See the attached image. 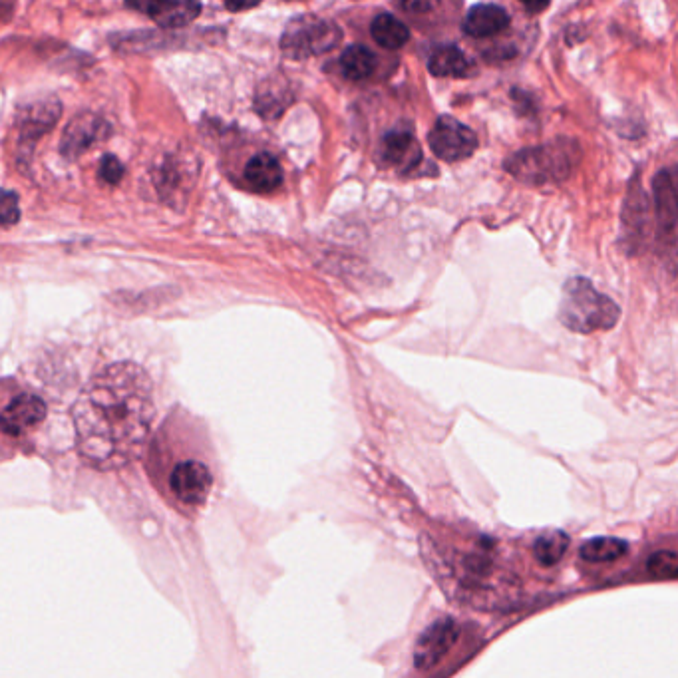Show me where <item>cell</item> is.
I'll use <instances>...</instances> for the list:
<instances>
[{"label": "cell", "mask_w": 678, "mask_h": 678, "mask_svg": "<svg viewBox=\"0 0 678 678\" xmlns=\"http://www.w3.org/2000/svg\"><path fill=\"white\" fill-rule=\"evenodd\" d=\"M398 6L406 12H426L432 8V2H424V0H408V2H398Z\"/></svg>", "instance_id": "obj_23"}, {"label": "cell", "mask_w": 678, "mask_h": 678, "mask_svg": "<svg viewBox=\"0 0 678 678\" xmlns=\"http://www.w3.org/2000/svg\"><path fill=\"white\" fill-rule=\"evenodd\" d=\"M20 219L18 197L12 191H0V227H12Z\"/></svg>", "instance_id": "obj_21"}, {"label": "cell", "mask_w": 678, "mask_h": 678, "mask_svg": "<svg viewBox=\"0 0 678 678\" xmlns=\"http://www.w3.org/2000/svg\"><path fill=\"white\" fill-rule=\"evenodd\" d=\"M380 156L386 166L396 171H412L422 162V148L418 140L406 130H394L382 140Z\"/></svg>", "instance_id": "obj_9"}, {"label": "cell", "mask_w": 678, "mask_h": 678, "mask_svg": "<svg viewBox=\"0 0 678 678\" xmlns=\"http://www.w3.org/2000/svg\"><path fill=\"white\" fill-rule=\"evenodd\" d=\"M621 309L613 299L599 293L591 281L575 277L565 283L559 305L561 323L575 333L591 335L609 331L619 323Z\"/></svg>", "instance_id": "obj_2"}, {"label": "cell", "mask_w": 678, "mask_h": 678, "mask_svg": "<svg viewBox=\"0 0 678 678\" xmlns=\"http://www.w3.org/2000/svg\"><path fill=\"white\" fill-rule=\"evenodd\" d=\"M255 4H227L229 10H245V8H253Z\"/></svg>", "instance_id": "obj_25"}, {"label": "cell", "mask_w": 678, "mask_h": 678, "mask_svg": "<svg viewBox=\"0 0 678 678\" xmlns=\"http://www.w3.org/2000/svg\"><path fill=\"white\" fill-rule=\"evenodd\" d=\"M100 177H102L106 183H110V185L120 183L122 177H124V166H122V162H120L118 158H114V156H104V160H102V164H100Z\"/></svg>", "instance_id": "obj_22"}, {"label": "cell", "mask_w": 678, "mask_h": 678, "mask_svg": "<svg viewBox=\"0 0 678 678\" xmlns=\"http://www.w3.org/2000/svg\"><path fill=\"white\" fill-rule=\"evenodd\" d=\"M134 6L146 10L164 28H181L193 22L201 12V4L195 2H148Z\"/></svg>", "instance_id": "obj_14"}, {"label": "cell", "mask_w": 678, "mask_h": 678, "mask_svg": "<svg viewBox=\"0 0 678 678\" xmlns=\"http://www.w3.org/2000/svg\"><path fill=\"white\" fill-rule=\"evenodd\" d=\"M655 197H657V215L663 237L673 241L677 227V193L675 183L669 171H661L655 179Z\"/></svg>", "instance_id": "obj_12"}, {"label": "cell", "mask_w": 678, "mask_h": 678, "mask_svg": "<svg viewBox=\"0 0 678 678\" xmlns=\"http://www.w3.org/2000/svg\"><path fill=\"white\" fill-rule=\"evenodd\" d=\"M376 64V54L362 44H352L340 56V70L348 80H366L374 74Z\"/></svg>", "instance_id": "obj_18"}, {"label": "cell", "mask_w": 678, "mask_h": 678, "mask_svg": "<svg viewBox=\"0 0 678 678\" xmlns=\"http://www.w3.org/2000/svg\"><path fill=\"white\" fill-rule=\"evenodd\" d=\"M428 142L436 158L444 162L468 160L478 150V136L466 124L450 116H442L434 124Z\"/></svg>", "instance_id": "obj_6"}, {"label": "cell", "mask_w": 678, "mask_h": 678, "mask_svg": "<svg viewBox=\"0 0 678 678\" xmlns=\"http://www.w3.org/2000/svg\"><path fill=\"white\" fill-rule=\"evenodd\" d=\"M509 14L498 4H476L464 18V32L474 38H488L504 32L509 26Z\"/></svg>", "instance_id": "obj_10"}, {"label": "cell", "mask_w": 678, "mask_h": 678, "mask_svg": "<svg viewBox=\"0 0 678 678\" xmlns=\"http://www.w3.org/2000/svg\"><path fill=\"white\" fill-rule=\"evenodd\" d=\"M462 639L464 627L456 619H438L420 635L414 647V671L422 678L438 677L442 669L450 665V659L462 645Z\"/></svg>", "instance_id": "obj_5"}, {"label": "cell", "mask_w": 678, "mask_h": 678, "mask_svg": "<svg viewBox=\"0 0 678 678\" xmlns=\"http://www.w3.org/2000/svg\"><path fill=\"white\" fill-rule=\"evenodd\" d=\"M72 418L76 448L88 466L112 472L134 464L156 418L150 376L134 362L108 364L80 392Z\"/></svg>", "instance_id": "obj_1"}, {"label": "cell", "mask_w": 678, "mask_h": 678, "mask_svg": "<svg viewBox=\"0 0 678 678\" xmlns=\"http://www.w3.org/2000/svg\"><path fill=\"white\" fill-rule=\"evenodd\" d=\"M569 547V537L563 531H547L533 541V557L541 567L557 565Z\"/></svg>", "instance_id": "obj_19"}, {"label": "cell", "mask_w": 678, "mask_h": 678, "mask_svg": "<svg viewBox=\"0 0 678 678\" xmlns=\"http://www.w3.org/2000/svg\"><path fill=\"white\" fill-rule=\"evenodd\" d=\"M340 38V28L333 20L303 14L287 24L281 38V50L287 58L303 60L335 50Z\"/></svg>", "instance_id": "obj_4"}, {"label": "cell", "mask_w": 678, "mask_h": 678, "mask_svg": "<svg viewBox=\"0 0 678 678\" xmlns=\"http://www.w3.org/2000/svg\"><path fill=\"white\" fill-rule=\"evenodd\" d=\"M647 573L653 579L675 581L678 575V557L675 549H661L647 559Z\"/></svg>", "instance_id": "obj_20"}, {"label": "cell", "mask_w": 678, "mask_h": 678, "mask_svg": "<svg viewBox=\"0 0 678 678\" xmlns=\"http://www.w3.org/2000/svg\"><path fill=\"white\" fill-rule=\"evenodd\" d=\"M108 136H110V124L106 120L90 112L78 114L76 118H72V122L68 124L62 136L60 152L66 160H76L88 150H92L96 144L104 142Z\"/></svg>", "instance_id": "obj_7"}, {"label": "cell", "mask_w": 678, "mask_h": 678, "mask_svg": "<svg viewBox=\"0 0 678 678\" xmlns=\"http://www.w3.org/2000/svg\"><path fill=\"white\" fill-rule=\"evenodd\" d=\"M245 181L255 191H261V193L275 191L283 183L281 164L277 162L275 156L267 152L257 154L245 166Z\"/></svg>", "instance_id": "obj_13"}, {"label": "cell", "mask_w": 678, "mask_h": 678, "mask_svg": "<svg viewBox=\"0 0 678 678\" xmlns=\"http://www.w3.org/2000/svg\"><path fill=\"white\" fill-rule=\"evenodd\" d=\"M46 418V404L34 394L12 398L0 412V432L8 438H20L38 428Z\"/></svg>", "instance_id": "obj_8"}, {"label": "cell", "mask_w": 678, "mask_h": 678, "mask_svg": "<svg viewBox=\"0 0 678 678\" xmlns=\"http://www.w3.org/2000/svg\"><path fill=\"white\" fill-rule=\"evenodd\" d=\"M370 32H372V38L378 46L386 48V50H398L402 48L408 40H410V30L408 26L392 16V14H378L372 24H370Z\"/></svg>", "instance_id": "obj_17"}, {"label": "cell", "mask_w": 678, "mask_h": 678, "mask_svg": "<svg viewBox=\"0 0 678 678\" xmlns=\"http://www.w3.org/2000/svg\"><path fill=\"white\" fill-rule=\"evenodd\" d=\"M474 62L458 46H438L430 58L428 68L438 78H466L472 74Z\"/></svg>", "instance_id": "obj_11"}, {"label": "cell", "mask_w": 678, "mask_h": 678, "mask_svg": "<svg viewBox=\"0 0 678 678\" xmlns=\"http://www.w3.org/2000/svg\"><path fill=\"white\" fill-rule=\"evenodd\" d=\"M629 553V543L617 537H595L581 545L579 555L585 563L593 565H607L617 563Z\"/></svg>", "instance_id": "obj_16"}, {"label": "cell", "mask_w": 678, "mask_h": 678, "mask_svg": "<svg viewBox=\"0 0 678 678\" xmlns=\"http://www.w3.org/2000/svg\"><path fill=\"white\" fill-rule=\"evenodd\" d=\"M579 158V148L573 142L561 140L515 154L506 164V170L519 181L541 185L569 177Z\"/></svg>", "instance_id": "obj_3"}, {"label": "cell", "mask_w": 678, "mask_h": 678, "mask_svg": "<svg viewBox=\"0 0 678 678\" xmlns=\"http://www.w3.org/2000/svg\"><path fill=\"white\" fill-rule=\"evenodd\" d=\"M523 6L529 10V12H541L549 6V2H523Z\"/></svg>", "instance_id": "obj_24"}, {"label": "cell", "mask_w": 678, "mask_h": 678, "mask_svg": "<svg viewBox=\"0 0 678 678\" xmlns=\"http://www.w3.org/2000/svg\"><path fill=\"white\" fill-rule=\"evenodd\" d=\"M60 116V106L56 102H40L30 110H24L20 116V134L24 140H36L44 132H48Z\"/></svg>", "instance_id": "obj_15"}]
</instances>
